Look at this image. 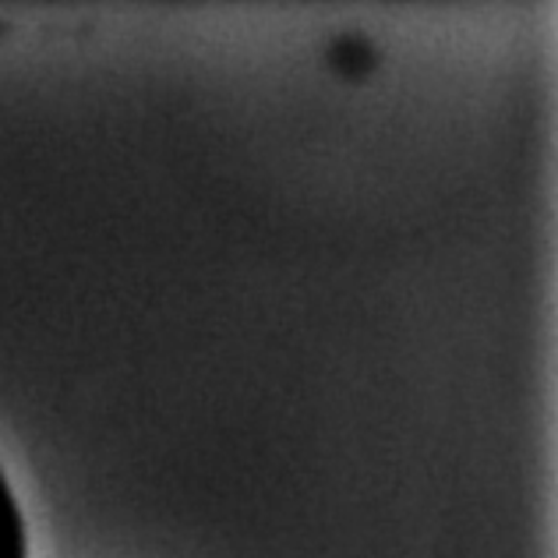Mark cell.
I'll return each instance as SVG.
<instances>
[{
    "instance_id": "6da1fadb",
    "label": "cell",
    "mask_w": 558,
    "mask_h": 558,
    "mask_svg": "<svg viewBox=\"0 0 558 558\" xmlns=\"http://www.w3.org/2000/svg\"><path fill=\"white\" fill-rule=\"evenodd\" d=\"M0 558H28L25 520L4 481V470H0Z\"/></svg>"
}]
</instances>
